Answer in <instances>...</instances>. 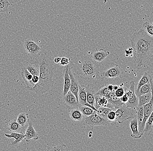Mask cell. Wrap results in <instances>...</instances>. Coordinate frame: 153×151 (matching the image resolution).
<instances>
[{
  "label": "cell",
  "instance_id": "obj_38",
  "mask_svg": "<svg viewBox=\"0 0 153 151\" xmlns=\"http://www.w3.org/2000/svg\"><path fill=\"white\" fill-rule=\"evenodd\" d=\"M125 90L122 87H119L117 90L115 91V95L117 97H122L125 93Z\"/></svg>",
  "mask_w": 153,
  "mask_h": 151
},
{
  "label": "cell",
  "instance_id": "obj_8",
  "mask_svg": "<svg viewBox=\"0 0 153 151\" xmlns=\"http://www.w3.org/2000/svg\"><path fill=\"white\" fill-rule=\"evenodd\" d=\"M63 102L66 107L69 110L79 109L81 106L76 100V97L70 90L63 96Z\"/></svg>",
  "mask_w": 153,
  "mask_h": 151
},
{
  "label": "cell",
  "instance_id": "obj_47",
  "mask_svg": "<svg viewBox=\"0 0 153 151\" xmlns=\"http://www.w3.org/2000/svg\"><path fill=\"white\" fill-rule=\"evenodd\" d=\"M92 136H93V132H92V131H90L89 132L88 136H89V137L91 138Z\"/></svg>",
  "mask_w": 153,
  "mask_h": 151
},
{
  "label": "cell",
  "instance_id": "obj_30",
  "mask_svg": "<svg viewBox=\"0 0 153 151\" xmlns=\"http://www.w3.org/2000/svg\"><path fill=\"white\" fill-rule=\"evenodd\" d=\"M79 109L81 111L82 114L84 115V117L90 116L95 111L92 109L91 108L86 106L81 105Z\"/></svg>",
  "mask_w": 153,
  "mask_h": 151
},
{
  "label": "cell",
  "instance_id": "obj_4",
  "mask_svg": "<svg viewBox=\"0 0 153 151\" xmlns=\"http://www.w3.org/2000/svg\"><path fill=\"white\" fill-rule=\"evenodd\" d=\"M85 122L86 125L88 128H90L91 130L93 129L95 126H114V124L113 122H110L108 119L104 118L97 112H94L89 116L84 117Z\"/></svg>",
  "mask_w": 153,
  "mask_h": 151
},
{
  "label": "cell",
  "instance_id": "obj_35",
  "mask_svg": "<svg viewBox=\"0 0 153 151\" xmlns=\"http://www.w3.org/2000/svg\"><path fill=\"white\" fill-rule=\"evenodd\" d=\"M45 150L51 151H68L69 150V149H68V147H67L66 145L63 144V145L54 146V147H48L46 148Z\"/></svg>",
  "mask_w": 153,
  "mask_h": 151
},
{
  "label": "cell",
  "instance_id": "obj_37",
  "mask_svg": "<svg viewBox=\"0 0 153 151\" xmlns=\"http://www.w3.org/2000/svg\"><path fill=\"white\" fill-rule=\"evenodd\" d=\"M115 111H111L107 116V119L110 122H113L114 124H115L116 122L115 121L116 119V113Z\"/></svg>",
  "mask_w": 153,
  "mask_h": 151
},
{
  "label": "cell",
  "instance_id": "obj_9",
  "mask_svg": "<svg viewBox=\"0 0 153 151\" xmlns=\"http://www.w3.org/2000/svg\"><path fill=\"white\" fill-rule=\"evenodd\" d=\"M143 106V120L141 123L138 125V130L143 135V131L145 126V123L148 118L150 117L153 111V98H152L149 103L144 105Z\"/></svg>",
  "mask_w": 153,
  "mask_h": 151
},
{
  "label": "cell",
  "instance_id": "obj_43",
  "mask_svg": "<svg viewBox=\"0 0 153 151\" xmlns=\"http://www.w3.org/2000/svg\"><path fill=\"white\" fill-rule=\"evenodd\" d=\"M125 53L126 54H128V56L133 54V49L132 48H129L125 50Z\"/></svg>",
  "mask_w": 153,
  "mask_h": 151
},
{
  "label": "cell",
  "instance_id": "obj_34",
  "mask_svg": "<svg viewBox=\"0 0 153 151\" xmlns=\"http://www.w3.org/2000/svg\"><path fill=\"white\" fill-rule=\"evenodd\" d=\"M136 109V118H137L138 125H139L143 120V106H137Z\"/></svg>",
  "mask_w": 153,
  "mask_h": 151
},
{
  "label": "cell",
  "instance_id": "obj_2",
  "mask_svg": "<svg viewBox=\"0 0 153 151\" xmlns=\"http://www.w3.org/2000/svg\"><path fill=\"white\" fill-rule=\"evenodd\" d=\"M38 59L40 67L39 81L31 91L38 94H43L50 89L53 84V78L56 70V66L49 61L46 57Z\"/></svg>",
  "mask_w": 153,
  "mask_h": 151
},
{
  "label": "cell",
  "instance_id": "obj_40",
  "mask_svg": "<svg viewBox=\"0 0 153 151\" xmlns=\"http://www.w3.org/2000/svg\"><path fill=\"white\" fill-rule=\"evenodd\" d=\"M120 100L124 104L128 102V94H127L126 92L124 94V95L120 97Z\"/></svg>",
  "mask_w": 153,
  "mask_h": 151
},
{
  "label": "cell",
  "instance_id": "obj_45",
  "mask_svg": "<svg viewBox=\"0 0 153 151\" xmlns=\"http://www.w3.org/2000/svg\"><path fill=\"white\" fill-rule=\"evenodd\" d=\"M107 87H108V89L110 91L113 90V85L112 84H109L107 86Z\"/></svg>",
  "mask_w": 153,
  "mask_h": 151
},
{
  "label": "cell",
  "instance_id": "obj_19",
  "mask_svg": "<svg viewBox=\"0 0 153 151\" xmlns=\"http://www.w3.org/2000/svg\"><path fill=\"white\" fill-rule=\"evenodd\" d=\"M70 66H67L64 71V87H63V93L62 95L64 96L65 94H66L68 91L70 90L71 86V78L69 75L68 71Z\"/></svg>",
  "mask_w": 153,
  "mask_h": 151
},
{
  "label": "cell",
  "instance_id": "obj_29",
  "mask_svg": "<svg viewBox=\"0 0 153 151\" xmlns=\"http://www.w3.org/2000/svg\"><path fill=\"white\" fill-rule=\"evenodd\" d=\"M152 78V76L147 72H145L142 75V77L140 80L139 82L137 84V87L135 89V93L136 94L137 93L139 89L141 86H143L144 84H146L150 81V79Z\"/></svg>",
  "mask_w": 153,
  "mask_h": 151
},
{
  "label": "cell",
  "instance_id": "obj_39",
  "mask_svg": "<svg viewBox=\"0 0 153 151\" xmlns=\"http://www.w3.org/2000/svg\"><path fill=\"white\" fill-rule=\"evenodd\" d=\"M70 62V59L67 57H63L61 58V61L59 63L61 65L66 66L69 64Z\"/></svg>",
  "mask_w": 153,
  "mask_h": 151
},
{
  "label": "cell",
  "instance_id": "obj_26",
  "mask_svg": "<svg viewBox=\"0 0 153 151\" xmlns=\"http://www.w3.org/2000/svg\"><path fill=\"white\" fill-rule=\"evenodd\" d=\"M16 121L22 126H25L30 121L28 114L25 112L21 113L18 115Z\"/></svg>",
  "mask_w": 153,
  "mask_h": 151
},
{
  "label": "cell",
  "instance_id": "obj_3",
  "mask_svg": "<svg viewBox=\"0 0 153 151\" xmlns=\"http://www.w3.org/2000/svg\"><path fill=\"white\" fill-rule=\"evenodd\" d=\"M78 64L77 73L84 79L92 80L99 76L97 67L91 58L85 57L81 62L79 61Z\"/></svg>",
  "mask_w": 153,
  "mask_h": 151
},
{
  "label": "cell",
  "instance_id": "obj_32",
  "mask_svg": "<svg viewBox=\"0 0 153 151\" xmlns=\"http://www.w3.org/2000/svg\"><path fill=\"white\" fill-rule=\"evenodd\" d=\"M10 5L11 4L8 0H0V13L7 12Z\"/></svg>",
  "mask_w": 153,
  "mask_h": 151
},
{
  "label": "cell",
  "instance_id": "obj_44",
  "mask_svg": "<svg viewBox=\"0 0 153 151\" xmlns=\"http://www.w3.org/2000/svg\"><path fill=\"white\" fill-rule=\"evenodd\" d=\"M61 57H56V58H54V60H53V62H54L55 63V64L59 63L60 61H61Z\"/></svg>",
  "mask_w": 153,
  "mask_h": 151
},
{
  "label": "cell",
  "instance_id": "obj_22",
  "mask_svg": "<svg viewBox=\"0 0 153 151\" xmlns=\"http://www.w3.org/2000/svg\"><path fill=\"white\" fill-rule=\"evenodd\" d=\"M69 115L71 120L76 122L82 121L84 116L79 109H73L69 112Z\"/></svg>",
  "mask_w": 153,
  "mask_h": 151
},
{
  "label": "cell",
  "instance_id": "obj_41",
  "mask_svg": "<svg viewBox=\"0 0 153 151\" xmlns=\"http://www.w3.org/2000/svg\"><path fill=\"white\" fill-rule=\"evenodd\" d=\"M115 95V91L113 90L110 91L107 95L105 96V97L108 99L109 98H111V97H114Z\"/></svg>",
  "mask_w": 153,
  "mask_h": 151
},
{
  "label": "cell",
  "instance_id": "obj_18",
  "mask_svg": "<svg viewBox=\"0 0 153 151\" xmlns=\"http://www.w3.org/2000/svg\"><path fill=\"white\" fill-rule=\"evenodd\" d=\"M33 76L39 77L40 74V67L38 60L30 62L26 65L25 67Z\"/></svg>",
  "mask_w": 153,
  "mask_h": 151
},
{
  "label": "cell",
  "instance_id": "obj_15",
  "mask_svg": "<svg viewBox=\"0 0 153 151\" xmlns=\"http://www.w3.org/2000/svg\"><path fill=\"white\" fill-rule=\"evenodd\" d=\"M130 127L132 132L131 135V137L134 138H139L142 136L143 135L139 131L138 122L136 117L134 118L131 120Z\"/></svg>",
  "mask_w": 153,
  "mask_h": 151
},
{
  "label": "cell",
  "instance_id": "obj_24",
  "mask_svg": "<svg viewBox=\"0 0 153 151\" xmlns=\"http://www.w3.org/2000/svg\"><path fill=\"white\" fill-rule=\"evenodd\" d=\"M137 97H138V99L137 106H143L149 103L152 98V92H151L144 94L140 95Z\"/></svg>",
  "mask_w": 153,
  "mask_h": 151
},
{
  "label": "cell",
  "instance_id": "obj_31",
  "mask_svg": "<svg viewBox=\"0 0 153 151\" xmlns=\"http://www.w3.org/2000/svg\"><path fill=\"white\" fill-rule=\"evenodd\" d=\"M142 29L148 35L153 37V25L152 24L148 22H145L143 23L142 25Z\"/></svg>",
  "mask_w": 153,
  "mask_h": 151
},
{
  "label": "cell",
  "instance_id": "obj_6",
  "mask_svg": "<svg viewBox=\"0 0 153 151\" xmlns=\"http://www.w3.org/2000/svg\"><path fill=\"white\" fill-rule=\"evenodd\" d=\"M24 47L27 54L31 59H35L41 55L42 48L33 40H25Z\"/></svg>",
  "mask_w": 153,
  "mask_h": 151
},
{
  "label": "cell",
  "instance_id": "obj_14",
  "mask_svg": "<svg viewBox=\"0 0 153 151\" xmlns=\"http://www.w3.org/2000/svg\"><path fill=\"white\" fill-rule=\"evenodd\" d=\"M25 138L26 142H29L32 139L36 140L39 138L38 134L34 129L33 125L31 123L29 124L28 127L26 130Z\"/></svg>",
  "mask_w": 153,
  "mask_h": 151
},
{
  "label": "cell",
  "instance_id": "obj_11",
  "mask_svg": "<svg viewBox=\"0 0 153 151\" xmlns=\"http://www.w3.org/2000/svg\"><path fill=\"white\" fill-rule=\"evenodd\" d=\"M21 75L24 82L27 85V89L29 90H31L35 86L32 82L33 75L25 67L22 68Z\"/></svg>",
  "mask_w": 153,
  "mask_h": 151
},
{
  "label": "cell",
  "instance_id": "obj_21",
  "mask_svg": "<svg viewBox=\"0 0 153 151\" xmlns=\"http://www.w3.org/2000/svg\"><path fill=\"white\" fill-rule=\"evenodd\" d=\"M25 127L22 126L16 121V119H14L10 121L8 124L7 129L11 132L21 133H23Z\"/></svg>",
  "mask_w": 153,
  "mask_h": 151
},
{
  "label": "cell",
  "instance_id": "obj_33",
  "mask_svg": "<svg viewBox=\"0 0 153 151\" xmlns=\"http://www.w3.org/2000/svg\"><path fill=\"white\" fill-rule=\"evenodd\" d=\"M97 110H98L97 113L100 115L102 117H104V118H106L107 119H107V116H108V114L111 111L114 110L113 109L106 107H102L99 108L97 109Z\"/></svg>",
  "mask_w": 153,
  "mask_h": 151
},
{
  "label": "cell",
  "instance_id": "obj_46",
  "mask_svg": "<svg viewBox=\"0 0 153 151\" xmlns=\"http://www.w3.org/2000/svg\"><path fill=\"white\" fill-rule=\"evenodd\" d=\"M119 86H118V85H113V90H117V89H118V88H119Z\"/></svg>",
  "mask_w": 153,
  "mask_h": 151
},
{
  "label": "cell",
  "instance_id": "obj_10",
  "mask_svg": "<svg viewBox=\"0 0 153 151\" xmlns=\"http://www.w3.org/2000/svg\"><path fill=\"white\" fill-rule=\"evenodd\" d=\"M69 75L71 78V86L70 88V91L76 97V100L78 102V93L79 91V85L77 82V79L75 78L74 75L73 74L71 68L70 67L69 68L68 71Z\"/></svg>",
  "mask_w": 153,
  "mask_h": 151
},
{
  "label": "cell",
  "instance_id": "obj_1",
  "mask_svg": "<svg viewBox=\"0 0 153 151\" xmlns=\"http://www.w3.org/2000/svg\"><path fill=\"white\" fill-rule=\"evenodd\" d=\"M131 42L137 68L140 69L152 58L153 37L140 29L132 35Z\"/></svg>",
  "mask_w": 153,
  "mask_h": 151
},
{
  "label": "cell",
  "instance_id": "obj_13",
  "mask_svg": "<svg viewBox=\"0 0 153 151\" xmlns=\"http://www.w3.org/2000/svg\"><path fill=\"white\" fill-rule=\"evenodd\" d=\"M110 54L109 51L104 49L101 48L99 50L93 52L91 58L94 61L100 62L106 59Z\"/></svg>",
  "mask_w": 153,
  "mask_h": 151
},
{
  "label": "cell",
  "instance_id": "obj_28",
  "mask_svg": "<svg viewBox=\"0 0 153 151\" xmlns=\"http://www.w3.org/2000/svg\"><path fill=\"white\" fill-rule=\"evenodd\" d=\"M95 93L89 85L87 86V103L93 106L95 105Z\"/></svg>",
  "mask_w": 153,
  "mask_h": 151
},
{
  "label": "cell",
  "instance_id": "obj_42",
  "mask_svg": "<svg viewBox=\"0 0 153 151\" xmlns=\"http://www.w3.org/2000/svg\"><path fill=\"white\" fill-rule=\"evenodd\" d=\"M39 81V78L38 76H33L32 78V83L36 85L37 83H38Z\"/></svg>",
  "mask_w": 153,
  "mask_h": 151
},
{
  "label": "cell",
  "instance_id": "obj_12",
  "mask_svg": "<svg viewBox=\"0 0 153 151\" xmlns=\"http://www.w3.org/2000/svg\"><path fill=\"white\" fill-rule=\"evenodd\" d=\"M121 75V70L118 65L111 68L101 74V77L111 78H117Z\"/></svg>",
  "mask_w": 153,
  "mask_h": 151
},
{
  "label": "cell",
  "instance_id": "obj_36",
  "mask_svg": "<svg viewBox=\"0 0 153 151\" xmlns=\"http://www.w3.org/2000/svg\"><path fill=\"white\" fill-rule=\"evenodd\" d=\"M110 92L107 86H105L104 87L101 88L99 89L97 92L95 93V94L98 95H101V96H106Z\"/></svg>",
  "mask_w": 153,
  "mask_h": 151
},
{
  "label": "cell",
  "instance_id": "obj_7",
  "mask_svg": "<svg viewBox=\"0 0 153 151\" xmlns=\"http://www.w3.org/2000/svg\"><path fill=\"white\" fill-rule=\"evenodd\" d=\"M130 85L129 89L125 92L128 94V99L125 105L128 107L136 109L138 106V99L135 93L134 82H131Z\"/></svg>",
  "mask_w": 153,
  "mask_h": 151
},
{
  "label": "cell",
  "instance_id": "obj_5",
  "mask_svg": "<svg viewBox=\"0 0 153 151\" xmlns=\"http://www.w3.org/2000/svg\"><path fill=\"white\" fill-rule=\"evenodd\" d=\"M116 122L122 124L130 119L136 117V109L127 106L125 104L115 111Z\"/></svg>",
  "mask_w": 153,
  "mask_h": 151
},
{
  "label": "cell",
  "instance_id": "obj_25",
  "mask_svg": "<svg viewBox=\"0 0 153 151\" xmlns=\"http://www.w3.org/2000/svg\"><path fill=\"white\" fill-rule=\"evenodd\" d=\"M153 114L152 112L145 123V126H144V129H143V134H145L147 135H149L152 133L153 130Z\"/></svg>",
  "mask_w": 153,
  "mask_h": 151
},
{
  "label": "cell",
  "instance_id": "obj_16",
  "mask_svg": "<svg viewBox=\"0 0 153 151\" xmlns=\"http://www.w3.org/2000/svg\"><path fill=\"white\" fill-rule=\"evenodd\" d=\"M108 103L106 107L111 108L114 110H116L118 108L121 107L124 105L121 102L120 97L115 96L108 99Z\"/></svg>",
  "mask_w": 153,
  "mask_h": 151
},
{
  "label": "cell",
  "instance_id": "obj_23",
  "mask_svg": "<svg viewBox=\"0 0 153 151\" xmlns=\"http://www.w3.org/2000/svg\"><path fill=\"white\" fill-rule=\"evenodd\" d=\"M95 105L94 106L96 109L100 107H106L108 104V99L105 96L95 94Z\"/></svg>",
  "mask_w": 153,
  "mask_h": 151
},
{
  "label": "cell",
  "instance_id": "obj_17",
  "mask_svg": "<svg viewBox=\"0 0 153 151\" xmlns=\"http://www.w3.org/2000/svg\"><path fill=\"white\" fill-rule=\"evenodd\" d=\"M4 135L8 138H14L15 139L14 141H12L11 142V146L14 147L18 146L19 143L23 140L24 138H25V135L21 133L11 132L10 134H5Z\"/></svg>",
  "mask_w": 153,
  "mask_h": 151
},
{
  "label": "cell",
  "instance_id": "obj_27",
  "mask_svg": "<svg viewBox=\"0 0 153 151\" xmlns=\"http://www.w3.org/2000/svg\"><path fill=\"white\" fill-rule=\"evenodd\" d=\"M153 85H151L150 81L143 86H141L139 89L138 91L136 93L137 96L142 95L144 94L152 92V91Z\"/></svg>",
  "mask_w": 153,
  "mask_h": 151
},
{
  "label": "cell",
  "instance_id": "obj_20",
  "mask_svg": "<svg viewBox=\"0 0 153 151\" xmlns=\"http://www.w3.org/2000/svg\"><path fill=\"white\" fill-rule=\"evenodd\" d=\"M78 100V103L82 106L87 103V86H79Z\"/></svg>",
  "mask_w": 153,
  "mask_h": 151
}]
</instances>
